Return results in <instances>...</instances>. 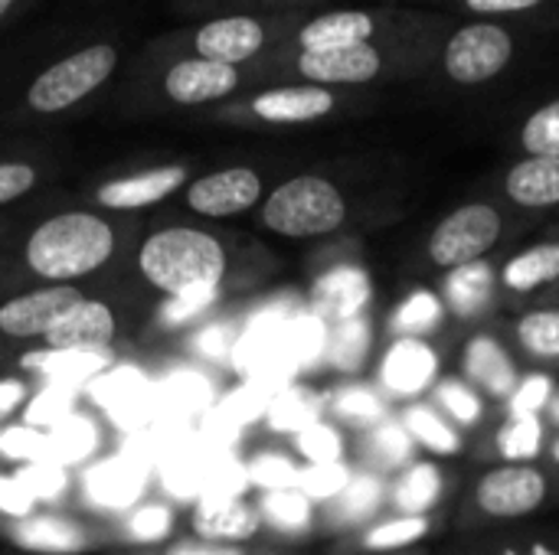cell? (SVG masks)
Wrapping results in <instances>:
<instances>
[{
    "mask_svg": "<svg viewBox=\"0 0 559 555\" xmlns=\"http://www.w3.org/2000/svg\"><path fill=\"white\" fill-rule=\"evenodd\" d=\"M559 500V471L540 464H491L455 510L459 533H488L524 523Z\"/></svg>",
    "mask_w": 559,
    "mask_h": 555,
    "instance_id": "cell-1",
    "label": "cell"
},
{
    "mask_svg": "<svg viewBox=\"0 0 559 555\" xmlns=\"http://www.w3.org/2000/svg\"><path fill=\"white\" fill-rule=\"evenodd\" d=\"M406 43H373L331 52H301V49H272L252 69V82H308L324 88H357L390 75H400Z\"/></svg>",
    "mask_w": 559,
    "mask_h": 555,
    "instance_id": "cell-2",
    "label": "cell"
},
{
    "mask_svg": "<svg viewBox=\"0 0 559 555\" xmlns=\"http://www.w3.org/2000/svg\"><path fill=\"white\" fill-rule=\"evenodd\" d=\"M288 16L282 13H249L226 10L197 26L174 29L154 39L147 49L160 56H197L210 62H223L233 69H252L262 56L282 46Z\"/></svg>",
    "mask_w": 559,
    "mask_h": 555,
    "instance_id": "cell-3",
    "label": "cell"
},
{
    "mask_svg": "<svg viewBox=\"0 0 559 555\" xmlns=\"http://www.w3.org/2000/svg\"><path fill=\"white\" fill-rule=\"evenodd\" d=\"M115 252V229L98 213L69 209L49 216L33 229L26 239L23 258L33 275L46 278L49 285H69L98 272Z\"/></svg>",
    "mask_w": 559,
    "mask_h": 555,
    "instance_id": "cell-4",
    "label": "cell"
},
{
    "mask_svg": "<svg viewBox=\"0 0 559 555\" xmlns=\"http://www.w3.org/2000/svg\"><path fill=\"white\" fill-rule=\"evenodd\" d=\"M226 249L216 236L193 226H170L144 239L138 268L167 298L216 291L226 278Z\"/></svg>",
    "mask_w": 559,
    "mask_h": 555,
    "instance_id": "cell-5",
    "label": "cell"
},
{
    "mask_svg": "<svg viewBox=\"0 0 559 555\" xmlns=\"http://www.w3.org/2000/svg\"><path fill=\"white\" fill-rule=\"evenodd\" d=\"M121 65V49L111 39L85 43L59 59H52L43 72L26 85L20 108L33 118H56L88 101L98 88L111 82Z\"/></svg>",
    "mask_w": 559,
    "mask_h": 555,
    "instance_id": "cell-6",
    "label": "cell"
},
{
    "mask_svg": "<svg viewBox=\"0 0 559 555\" xmlns=\"http://www.w3.org/2000/svg\"><path fill=\"white\" fill-rule=\"evenodd\" d=\"M259 216L262 226L282 239H324L347 222L350 203L334 180L321 173H298L262 200Z\"/></svg>",
    "mask_w": 559,
    "mask_h": 555,
    "instance_id": "cell-7",
    "label": "cell"
},
{
    "mask_svg": "<svg viewBox=\"0 0 559 555\" xmlns=\"http://www.w3.org/2000/svg\"><path fill=\"white\" fill-rule=\"evenodd\" d=\"M416 13L386 10V7H350V10H328L308 20L285 23V36L278 49H301V52H331L350 46H373V43H406L403 33L416 29Z\"/></svg>",
    "mask_w": 559,
    "mask_h": 555,
    "instance_id": "cell-8",
    "label": "cell"
},
{
    "mask_svg": "<svg viewBox=\"0 0 559 555\" xmlns=\"http://www.w3.org/2000/svg\"><path fill=\"white\" fill-rule=\"evenodd\" d=\"M508 216L491 200H468L445 213L423 242V262L432 272H452L472 262H485L504 242Z\"/></svg>",
    "mask_w": 559,
    "mask_h": 555,
    "instance_id": "cell-9",
    "label": "cell"
},
{
    "mask_svg": "<svg viewBox=\"0 0 559 555\" xmlns=\"http://www.w3.org/2000/svg\"><path fill=\"white\" fill-rule=\"evenodd\" d=\"M341 108L337 88L308 85V82H275L262 85L249 95L229 98L216 105V114L239 124H265V128H295L331 118Z\"/></svg>",
    "mask_w": 559,
    "mask_h": 555,
    "instance_id": "cell-10",
    "label": "cell"
},
{
    "mask_svg": "<svg viewBox=\"0 0 559 555\" xmlns=\"http://www.w3.org/2000/svg\"><path fill=\"white\" fill-rule=\"evenodd\" d=\"M147 56L160 52L147 49ZM246 82H252L249 69H233L197 56H160V69L154 72V95L170 108H210L236 98Z\"/></svg>",
    "mask_w": 559,
    "mask_h": 555,
    "instance_id": "cell-11",
    "label": "cell"
},
{
    "mask_svg": "<svg viewBox=\"0 0 559 555\" xmlns=\"http://www.w3.org/2000/svg\"><path fill=\"white\" fill-rule=\"evenodd\" d=\"M452 373H459L465 383H472L488 399V406H495L501 412L524 376V363H521L518 350L511 347L504 327L485 324V327H475L465 334Z\"/></svg>",
    "mask_w": 559,
    "mask_h": 555,
    "instance_id": "cell-12",
    "label": "cell"
},
{
    "mask_svg": "<svg viewBox=\"0 0 559 555\" xmlns=\"http://www.w3.org/2000/svg\"><path fill=\"white\" fill-rule=\"evenodd\" d=\"M445 373V350L432 340H390L377 360V393L386 406H409L429 399Z\"/></svg>",
    "mask_w": 559,
    "mask_h": 555,
    "instance_id": "cell-13",
    "label": "cell"
},
{
    "mask_svg": "<svg viewBox=\"0 0 559 555\" xmlns=\"http://www.w3.org/2000/svg\"><path fill=\"white\" fill-rule=\"evenodd\" d=\"M518 43L501 23L481 20L455 29L442 49V69L455 85H485L514 62Z\"/></svg>",
    "mask_w": 559,
    "mask_h": 555,
    "instance_id": "cell-14",
    "label": "cell"
},
{
    "mask_svg": "<svg viewBox=\"0 0 559 555\" xmlns=\"http://www.w3.org/2000/svg\"><path fill=\"white\" fill-rule=\"evenodd\" d=\"M436 294L445 304V314L455 327L475 330L495 321V314L504 307L501 288H498V262H472L452 272H442L436 281Z\"/></svg>",
    "mask_w": 559,
    "mask_h": 555,
    "instance_id": "cell-15",
    "label": "cell"
},
{
    "mask_svg": "<svg viewBox=\"0 0 559 555\" xmlns=\"http://www.w3.org/2000/svg\"><path fill=\"white\" fill-rule=\"evenodd\" d=\"M262 173L252 167H223L187 183V206L206 219L242 216L262 200Z\"/></svg>",
    "mask_w": 559,
    "mask_h": 555,
    "instance_id": "cell-16",
    "label": "cell"
},
{
    "mask_svg": "<svg viewBox=\"0 0 559 555\" xmlns=\"http://www.w3.org/2000/svg\"><path fill=\"white\" fill-rule=\"evenodd\" d=\"M550 429L544 419H514V415H498L488 432L472 442L475 458L491 464H540L547 455Z\"/></svg>",
    "mask_w": 559,
    "mask_h": 555,
    "instance_id": "cell-17",
    "label": "cell"
},
{
    "mask_svg": "<svg viewBox=\"0 0 559 555\" xmlns=\"http://www.w3.org/2000/svg\"><path fill=\"white\" fill-rule=\"evenodd\" d=\"M559 285V236L524 245L498 262V288L504 304H521Z\"/></svg>",
    "mask_w": 559,
    "mask_h": 555,
    "instance_id": "cell-18",
    "label": "cell"
},
{
    "mask_svg": "<svg viewBox=\"0 0 559 555\" xmlns=\"http://www.w3.org/2000/svg\"><path fill=\"white\" fill-rule=\"evenodd\" d=\"M82 301V291L72 285H46L29 294H20L7 304H0V334L7 337H46L66 311H72Z\"/></svg>",
    "mask_w": 559,
    "mask_h": 555,
    "instance_id": "cell-19",
    "label": "cell"
},
{
    "mask_svg": "<svg viewBox=\"0 0 559 555\" xmlns=\"http://www.w3.org/2000/svg\"><path fill=\"white\" fill-rule=\"evenodd\" d=\"M187 180H190L187 164H157V167H147V170L128 173V177L105 180L95 190V203L111 213H131V209H144V206H154V203L174 196Z\"/></svg>",
    "mask_w": 559,
    "mask_h": 555,
    "instance_id": "cell-20",
    "label": "cell"
},
{
    "mask_svg": "<svg viewBox=\"0 0 559 555\" xmlns=\"http://www.w3.org/2000/svg\"><path fill=\"white\" fill-rule=\"evenodd\" d=\"M452 484V471L442 461L416 458L396 478H390V514L432 517L445 507Z\"/></svg>",
    "mask_w": 559,
    "mask_h": 555,
    "instance_id": "cell-21",
    "label": "cell"
},
{
    "mask_svg": "<svg viewBox=\"0 0 559 555\" xmlns=\"http://www.w3.org/2000/svg\"><path fill=\"white\" fill-rule=\"evenodd\" d=\"M49 350H79V353H108L115 340V314L102 301H79L59 317V324L43 337Z\"/></svg>",
    "mask_w": 559,
    "mask_h": 555,
    "instance_id": "cell-22",
    "label": "cell"
},
{
    "mask_svg": "<svg viewBox=\"0 0 559 555\" xmlns=\"http://www.w3.org/2000/svg\"><path fill=\"white\" fill-rule=\"evenodd\" d=\"M501 193L511 206L544 213L559 206V157H521L504 170Z\"/></svg>",
    "mask_w": 559,
    "mask_h": 555,
    "instance_id": "cell-23",
    "label": "cell"
},
{
    "mask_svg": "<svg viewBox=\"0 0 559 555\" xmlns=\"http://www.w3.org/2000/svg\"><path fill=\"white\" fill-rule=\"evenodd\" d=\"M396 419L406 429V435L413 438L416 451H423V455H429L436 461L468 455V448H472V438L462 429H455L429 399L403 406L396 412Z\"/></svg>",
    "mask_w": 559,
    "mask_h": 555,
    "instance_id": "cell-24",
    "label": "cell"
},
{
    "mask_svg": "<svg viewBox=\"0 0 559 555\" xmlns=\"http://www.w3.org/2000/svg\"><path fill=\"white\" fill-rule=\"evenodd\" d=\"M367 304H370V278L357 265H341L324 278H318L314 285V311L331 327L364 317Z\"/></svg>",
    "mask_w": 559,
    "mask_h": 555,
    "instance_id": "cell-25",
    "label": "cell"
},
{
    "mask_svg": "<svg viewBox=\"0 0 559 555\" xmlns=\"http://www.w3.org/2000/svg\"><path fill=\"white\" fill-rule=\"evenodd\" d=\"M429 402L455 425L462 429L468 438H478L481 432H488L495 425V419L501 415L495 406H488V399L472 386L465 383L459 373L445 370L442 379L436 383V389L429 393Z\"/></svg>",
    "mask_w": 559,
    "mask_h": 555,
    "instance_id": "cell-26",
    "label": "cell"
},
{
    "mask_svg": "<svg viewBox=\"0 0 559 555\" xmlns=\"http://www.w3.org/2000/svg\"><path fill=\"white\" fill-rule=\"evenodd\" d=\"M508 340L518 350L521 363L547 370L559 366V304L547 307H527L508 324Z\"/></svg>",
    "mask_w": 559,
    "mask_h": 555,
    "instance_id": "cell-27",
    "label": "cell"
},
{
    "mask_svg": "<svg viewBox=\"0 0 559 555\" xmlns=\"http://www.w3.org/2000/svg\"><path fill=\"white\" fill-rule=\"evenodd\" d=\"M390 510V481L370 471H357L347 487L328 500V517L334 527L344 530H364L373 520H380V514Z\"/></svg>",
    "mask_w": 559,
    "mask_h": 555,
    "instance_id": "cell-28",
    "label": "cell"
},
{
    "mask_svg": "<svg viewBox=\"0 0 559 555\" xmlns=\"http://www.w3.org/2000/svg\"><path fill=\"white\" fill-rule=\"evenodd\" d=\"M442 530V514L432 517H403V514H390L373 520L370 527H364L354 540V550L360 555H393L409 553L413 546L426 543L429 536H436Z\"/></svg>",
    "mask_w": 559,
    "mask_h": 555,
    "instance_id": "cell-29",
    "label": "cell"
},
{
    "mask_svg": "<svg viewBox=\"0 0 559 555\" xmlns=\"http://www.w3.org/2000/svg\"><path fill=\"white\" fill-rule=\"evenodd\" d=\"M449 314L442 298L436 294V288H413L386 317V340H432L439 343V337L449 327Z\"/></svg>",
    "mask_w": 559,
    "mask_h": 555,
    "instance_id": "cell-30",
    "label": "cell"
},
{
    "mask_svg": "<svg viewBox=\"0 0 559 555\" xmlns=\"http://www.w3.org/2000/svg\"><path fill=\"white\" fill-rule=\"evenodd\" d=\"M357 455H360L364 471L380 474V478L390 481V478H396L409 461H416V445H413V438L406 435V429L400 425V419L390 415V419H383L380 425L360 432Z\"/></svg>",
    "mask_w": 559,
    "mask_h": 555,
    "instance_id": "cell-31",
    "label": "cell"
},
{
    "mask_svg": "<svg viewBox=\"0 0 559 555\" xmlns=\"http://www.w3.org/2000/svg\"><path fill=\"white\" fill-rule=\"evenodd\" d=\"M262 514L236 497H210L200 504L193 527L206 543H236L255 536Z\"/></svg>",
    "mask_w": 559,
    "mask_h": 555,
    "instance_id": "cell-32",
    "label": "cell"
},
{
    "mask_svg": "<svg viewBox=\"0 0 559 555\" xmlns=\"http://www.w3.org/2000/svg\"><path fill=\"white\" fill-rule=\"evenodd\" d=\"M445 555H559V533L550 530H488L472 533Z\"/></svg>",
    "mask_w": 559,
    "mask_h": 555,
    "instance_id": "cell-33",
    "label": "cell"
},
{
    "mask_svg": "<svg viewBox=\"0 0 559 555\" xmlns=\"http://www.w3.org/2000/svg\"><path fill=\"white\" fill-rule=\"evenodd\" d=\"M111 363V350L108 353H79V350H29L20 357L23 370H36L43 376L52 379H88L95 373H102Z\"/></svg>",
    "mask_w": 559,
    "mask_h": 555,
    "instance_id": "cell-34",
    "label": "cell"
},
{
    "mask_svg": "<svg viewBox=\"0 0 559 555\" xmlns=\"http://www.w3.org/2000/svg\"><path fill=\"white\" fill-rule=\"evenodd\" d=\"M331 412H334V419L341 425H350L357 432H367V429H373V425H380L383 419L393 415L386 399L367 383H350V386L337 389L334 399H331Z\"/></svg>",
    "mask_w": 559,
    "mask_h": 555,
    "instance_id": "cell-35",
    "label": "cell"
},
{
    "mask_svg": "<svg viewBox=\"0 0 559 555\" xmlns=\"http://www.w3.org/2000/svg\"><path fill=\"white\" fill-rule=\"evenodd\" d=\"M370 347H373V327H370V321L364 314V317H354V321H344V324L331 327V337L324 343V357L341 373H357L364 366Z\"/></svg>",
    "mask_w": 559,
    "mask_h": 555,
    "instance_id": "cell-36",
    "label": "cell"
},
{
    "mask_svg": "<svg viewBox=\"0 0 559 555\" xmlns=\"http://www.w3.org/2000/svg\"><path fill=\"white\" fill-rule=\"evenodd\" d=\"M16 543H23L26 550L33 553H56L69 555L79 553L85 546V536L79 527L66 523V520H49V517H39V520H29L16 530Z\"/></svg>",
    "mask_w": 559,
    "mask_h": 555,
    "instance_id": "cell-37",
    "label": "cell"
},
{
    "mask_svg": "<svg viewBox=\"0 0 559 555\" xmlns=\"http://www.w3.org/2000/svg\"><path fill=\"white\" fill-rule=\"evenodd\" d=\"M557 376L550 370H524L514 396L508 399V406L501 409V415H514V419H544L550 399L557 396Z\"/></svg>",
    "mask_w": 559,
    "mask_h": 555,
    "instance_id": "cell-38",
    "label": "cell"
},
{
    "mask_svg": "<svg viewBox=\"0 0 559 555\" xmlns=\"http://www.w3.org/2000/svg\"><path fill=\"white\" fill-rule=\"evenodd\" d=\"M262 517L278 527V530H292L301 533L311 527L314 517V500H308L298 487H285V491H269L262 500Z\"/></svg>",
    "mask_w": 559,
    "mask_h": 555,
    "instance_id": "cell-39",
    "label": "cell"
},
{
    "mask_svg": "<svg viewBox=\"0 0 559 555\" xmlns=\"http://www.w3.org/2000/svg\"><path fill=\"white\" fill-rule=\"evenodd\" d=\"M524 157H559V98L540 105L521 124Z\"/></svg>",
    "mask_w": 559,
    "mask_h": 555,
    "instance_id": "cell-40",
    "label": "cell"
},
{
    "mask_svg": "<svg viewBox=\"0 0 559 555\" xmlns=\"http://www.w3.org/2000/svg\"><path fill=\"white\" fill-rule=\"evenodd\" d=\"M318 412H321V399L314 393H305V389H292L285 396H278L269 409V419L275 429H292V432H301L308 425L318 422Z\"/></svg>",
    "mask_w": 559,
    "mask_h": 555,
    "instance_id": "cell-41",
    "label": "cell"
},
{
    "mask_svg": "<svg viewBox=\"0 0 559 555\" xmlns=\"http://www.w3.org/2000/svg\"><path fill=\"white\" fill-rule=\"evenodd\" d=\"M298 451L311 464H341V458H344V435L334 425H328V422H314V425L298 432Z\"/></svg>",
    "mask_w": 559,
    "mask_h": 555,
    "instance_id": "cell-42",
    "label": "cell"
},
{
    "mask_svg": "<svg viewBox=\"0 0 559 555\" xmlns=\"http://www.w3.org/2000/svg\"><path fill=\"white\" fill-rule=\"evenodd\" d=\"M354 478V471H347L344 464H311L308 471H301L298 478V491L308 497V500H331L337 497L347 481Z\"/></svg>",
    "mask_w": 559,
    "mask_h": 555,
    "instance_id": "cell-43",
    "label": "cell"
},
{
    "mask_svg": "<svg viewBox=\"0 0 559 555\" xmlns=\"http://www.w3.org/2000/svg\"><path fill=\"white\" fill-rule=\"evenodd\" d=\"M0 451L13 461H26V464H39V461H49L52 455V442L49 435L36 432V429H7L0 435Z\"/></svg>",
    "mask_w": 559,
    "mask_h": 555,
    "instance_id": "cell-44",
    "label": "cell"
},
{
    "mask_svg": "<svg viewBox=\"0 0 559 555\" xmlns=\"http://www.w3.org/2000/svg\"><path fill=\"white\" fill-rule=\"evenodd\" d=\"M298 478H301V471H298L295 461L285 458V455H262V458L252 464V481L265 484L269 491L298 487Z\"/></svg>",
    "mask_w": 559,
    "mask_h": 555,
    "instance_id": "cell-45",
    "label": "cell"
},
{
    "mask_svg": "<svg viewBox=\"0 0 559 555\" xmlns=\"http://www.w3.org/2000/svg\"><path fill=\"white\" fill-rule=\"evenodd\" d=\"M39 180V170L29 160H0V206L26 196Z\"/></svg>",
    "mask_w": 559,
    "mask_h": 555,
    "instance_id": "cell-46",
    "label": "cell"
},
{
    "mask_svg": "<svg viewBox=\"0 0 559 555\" xmlns=\"http://www.w3.org/2000/svg\"><path fill=\"white\" fill-rule=\"evenodd\" d=\"M36 500L39 497H52L66 487V474L59 464H49V461H39V464H26V471L16 478Z\"/></svg>",
    "mask_w": 559,
    "mask_h": 555,
    "instance_id": "cell-47",
    "label": "cell"
},
{
    "mask_svg": "<svg viewBox=\"0 0 559 555\" xmlns=\"http://www.w3.org/2000/svg\"><path fill=\"white\" fill-rule=\"evenodd\" d=\"M174 520H170V510L167 507H144L141 514L131 517V536L138 543H157L170 533Z\"/></svg>",
    "mask_w": 559,
    "mask_h": 555,
    "instance_id": "cell-48",
    "label": "cell"
},
{
    "mask_svg": "<svg viewBox=\"0 0 559 555\" xmlns=\"http://www.w3.org/2000/svg\"><path fill=\"white\" fill-rule=\"evenodd\" d=\"M49 442H52V451H62V455H69V458H79V455H88V451H92L95 435H92V429H88L85 419H72V422H66Z\"/></svg>",
    "mask_w": 559,
    "mask_h": 555,
    "instance_id": "cell-49",
    "label": "cell"
},
{
    "mask_svg": "<svg viewBox=\"0 0 559 555\" xmlns=\"http://www.w3.org/2000/svg\"><path fill=\"white\" fill-rule=\"evenodd\" d=\"M216 291H197V294H183V298H167L164 304V321L167 324H180V321H190L197 317L200 311H206L213 304Z\"/></svg>",
    "mask_w": 559,
    "mask_h": 555,
    "instance_id": "cell-50",
    "label": "cell"
},
{
    "mask_svg": "<svg viewBox=\"0 0 559 555\" xmlns=\"http://www.w3.org/2000/svg\"><path fill=\"white\" fill-rule=\"evenodd\" d=\"M36 497L16 481V478H0V514L7 517H29Z\"/></svg>",
    "mask_w": 559,
    "mask_h": 555,
    "instance_id": "cell-51",
    "label": "cell"
},
{
    "mask_svg": "<svg viewBox=\"0 0 559 555\" xmlns=\"http://www.w3.org/2000/svg\"><path fill=\"white\" fill-rule=\"evenodd\" d=\"M472 13H481V16H495V13H527V10H537L544 0H462Z\"/></svg>",
    "mask_w": 559,
    "mask_h": 555,
    "instance_id": "cell-52",
    "label": "cell"
},
{
    "mask_svg": "<svg viewBox=\"0 0 559 555\" xmlns=\"http://www.w3.org/2000/svg\"><path fill=\"white\" fill-rule=\"evenodd\" d=\"M164 555H249L236 543H180Z\"/></svg>",
    "mask_w": 559,
    "mask_h": 555,
    "instance_id": "cell-53",
    "label": "cell"
},
{
    "mask_svg": "<svg viewBox=\"0 0 559 555\" xmlns=\"http://www.w3.org/2000/svg\"><path fill=\"white\" fill-rule=\"evenodd\" d=\"M26 399V386L20 379H0V419H7Z\"/></svg>",
    "mask_w": 559,
    "mask_h": 555,
    "instance_id": "cell-54",
    "label": "cell"
},
{
    "mask_svg": "<svg viewBox=\"0 0 559 555\" xmlns=\"http://www.w3.org/2000/svg\"><path fill=\"white\" fill-rule=\"evenodd\" d=\"M236 3H305V0H190V7L206 10L210 16L226 13V7H236Z\"/></svg>",
    "mask_w": 559,
    "mask_h": 555,
    "instance_id": "cell-55",
    "label": "cell"
},
{
    "mask_svg": "<svg viewBox=\"0 0 559 555\" xmlns=\"http://www.w3.org/2000/svg\"><path fill=\"white\" fill-rule=\"evenodd\" d=\"M544 464L559 471V432H550V442H547V455H544Z\"/></svg>",
    "mask_w": 559,
    "mask_h": 555,
    "instance_id": "cell-56",
    "label": "cell"
},
{
    "mask_svg": "<svg viewBox=\"0 0 559 555\" xmlns=\"http://www.w3.org/2000/svg\"><path fill=\"white\" fill-rule=\"evenodd\" d=\"M544 422H547V429H550V432H559V389H557V396L550 399L547 412H544Z\"/></svg>",
    "mask_w": 559,
    "mask_h": 555,
    "instance_id": "cell-57",
    "label": "cell"
},
{
    "mask_svg": "<svg viewBox=\"0 0 559 555\" xmlns=\"http://www.w3.org/2000/svg\"><path fill=\"white\" fill-rule=\"evenodd\" d=\"M23 0H0V23H7L13 16V10L20 7Z\"/></svg>",
    "mask_w": 559,
    "mask_h": 555,
    "instance_id": "cell-58",
    "label": "cell"
},
{
    "mask_svg": "<svg viewBox=\"0 0 559 555\" xmlns=\"http://www.w3.org/2000/svg\"><path fill=\"white\" fill-rule=\"evenodd\" d=\"M393 555H423V553H393Z\"/></svg>",
    "mask_w": 559,
    "mask_h": 555,
    "instance_id": "cell-59",
    "label": "cell"
},
{
    "mask_svg": "<svg viewBox=\"0 0 559 555\" xmlns=\"http://www.w3.org/2000/svg\"><path fill=\"white\" fill-rule=\"evenodd\" d=\"M557 294H559V285H557Z\"/></svg>",
    "mask_w": 559,
    "mask_h": 555,
    "instance_id": "cell-60",
    "label": "cell"
},
{
    "mask_svg": "<svg viewBox=\"0 0 559 555\" xmlns=\"http://www.w3.org/2000/svg\"><path fill=\"white\" fill-rule=\"evenodd\" d=\"M557 373H559V366H557Z\"/></svg>",
    "mask_w": 559,
    "mask_h": 555,
    "instance_id": "cell-61",
    "label": "cell"
}]
</instances>
